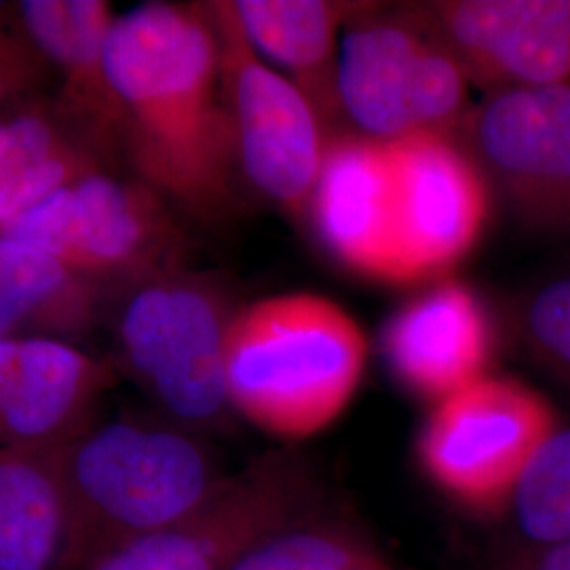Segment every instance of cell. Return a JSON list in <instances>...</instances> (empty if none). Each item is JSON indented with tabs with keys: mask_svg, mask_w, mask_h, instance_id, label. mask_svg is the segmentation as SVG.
Returning a JSON list of instances; mask_svg holds the SVG:
<instances>
[{
	"mask_svg": "<svg viewBox=\"0 0 570 570\" xmlns=\"http://www.w3.org/2000/svg\"><path fill=\"white\" fill-rule=\"evenodd\" d=\"M108 68L121 100L129 174L186 223L233 220L247 183L209 2L153 0L117 16Z\"/></svg>",
	"mask_w": 570,
	"mask_h": 570,
	"instance_id": "1",
	"label": "cell"
},
{
	"mask_svg": "<svg viewBox=\"0 0 570 570\" xmlns=\"http://www.w3.org/2000/svg\"><path fill=\"white\" fill-rule=\"evenodd\" d=\"M58 456L68 499L63 570H91L174 524L228 475L202 435L165 419L100 421Z\"/></svg>",
	"mask_w": 570,
	"mask_h": 570,
	"instance_id": "2",
	"label": "cell"
},
{
	"mask_svg": "<svg viewBox=\"0 0 570 570\" xmlns=\"http://www.w3.org/2000/svg\"><path fill=\"white\" fill-rule=\"evenodd\" d=\"M367 364L362 326L322 294L287 292L239 306L226 336V387L235 416L282 442L334 425Z\"/></svg>",
	"mask_w": 570,
	"mask_h": 570,
	"instance_id": "3",
	"label": "cell"
},
{
	"mask_svg": "<svg viewBox=\"0 0 570 570\" xmlns=\"http://www.w3.org/2000/svg\"><path fill=\"white\" fill-rule=\"evenodd\" d=\"M108 303L119 374L178 428L202 438L228 428L235 412L226 387V336L239 306L226 285L183 268Z\"/></svg>",
	"mask_w": 570,
	"mask_h": 570,
	"instance_id": "4",
	"label": "cell"
},
{
	"mask_svg": "<svg viewBox=\"0 0 570 570\" xmlns=\"http://www.w3.org/2000/svg\"><path fill=\"white\" fill-rule=\"evenodd\" d=\"M37 245L108 296L186 268L183 216L142 180L96 171L26 212L4 233Z\"/></svg>",
	"mask_w": 570,
	"mask_h": 570,
	"instance_id": "5",
	"label": "cell"
},
{
	"mask_svg": "<svg viewBox=\"0 0 570 570\" xmlns=\"http://www.w3.org/2000/svg\"><path fill=\"white\" fill-rule=\"evenodd\" d=\"M338 96L346 125L376 140L456 136L471 108L468 77L410 9L370 2L346 23Z\"/></svg>",
	"mask_w": 570,
	"mask_h": 570,
	"instance_id": "6",
	"label": "cell"
},
{
	"mask_svg": "<svg viewBox=\"0 0 570 570\" xmlns=\"http://www.w3.org/2000/svg\"><path fill=\"white\" fill-rule=\"evenodd\" d=\"M556 429L539 391L490 372L429 407L414 454L450 503L475 515H505L520 478Z\"/></svg>",
	"mask_w": 570,
	"mask_h": 570,
	"instance_id": "7",
	"label": "cell"
},
{
	"mask_svg": "<svg viewBox=\"0 0 570 570\" xmlns=\"http://www.w3.org/2000/svg\"><path fill=\"white\" fill-rule=\"evenodd\" d=\"M322 482L298 452L275 450L228 473L202 505L91 570H230L284 530L320 515Z\"/></svg>",
	"mask_w": 570,
	"mask_h": 570,
	"instance_id": "8",
	"label": "cell"
},
{
	"mask_svg": "<svg viewBox=\"0 0 570 570\" xmlns=\"http://www.w3.org/2000/svg\"><path fill=\"white\" fill-rule=\"evenodd\" d=\"M209 9L245 183L303 225L330 134L305 94L245 37L233 0H214Z\"/></svg>",
	"mask_w": 570,
	"mask_h": 570,
	"instance_id": "9",
	"label": "cell"
},
{
	"mask_svg": "<svg viewBox=\"0 0 570 570\" xmlns=\"http://www.w3.org/2000/svg\"><path fill=\"white\" fill-rule=\"evenodd\" d=\"M454 138L520 225L570 235V82L487 94Z\"/></svg>",
	"mask_w": 570,
	"mask_h": 570,
	"instance_id": "10",
	"label": "cell"
},
{
	"mask_svg": "<svg viewBox=\"0 0 570 570\" xmlns=\"http://www.w3.org/2000/svg\"><path fill=\"white\" fill-rule=\"evenodd\" d=\"M407 9L487 94L570 82V0H438Z\"/></svg>",
	"mask_w": 570,
	"mask_h": 570,
	"instance_id": "11",
	"label": "cell"
},
{
	"mask_svg": "<svg viewBox=\"0 0 570 570\" xmlns=\"http://www.w3.org/2000/svg\"><path fill=\"white\" fill-rule=\"evenodd\" d=\"M308 223L327 254L353 275L407 284L397 169L389 140L351 127L330 136Z\"/></svg>",
	"mask_w": 570,
	"mask_h": 570,
	"instance_id": "12",
	"label": "cell"
},
{
	"mask_svg": "<svg viewBox=\"0 0 570 570\" xmlns=\"http://www.w3.org/2000/svg\"><path fill=\"white\" fill-rule=\"evenodd\" d=\"M389 142L397 169L407 284L442 279L487 230L489 183L454 136L414 134Z\"/></svg>",
	"mask_w": 570,
	"mask_h": 570,
	"instance_id": "13",
	"label": "cell"
},
{
	"mask_svg": "<svg viewBox=\"0 0 570 570\" xmlns=\"http://www.w3.org/2000/svg\"><path fill=\"white\" fill-rule=\"evenodd\" d=\"M112 360L56 338L0 341V449H58L98 419Z\"/></svg>",
	"mask_w": 570,
	"mask_h": 570,
	"instance_id": "14",
	"label": "cell"
},
{
	"mask_svg": "<svg viewBox=\"0 0 570 570\" xmlns=\"http://www.w3.org/2000/svg\"><path fill=\"white\" fill-rule=\"evenodd\" d=\"M13 13L56 79L53 110L117 171V165H122L125 117L108 68V39L117 20L112 4L106 0H23Z\"/></svg>",
	"mask_w": 570,
	"mask_h": 570,
	"instance_id": "15",
	"label": "cell"
},
{
	"mask_svg": "<svg viewBox=\"0 0 570 570\" xmlns=\"http://www.w3.org/2000/svg\"><path fill=\"white\" fill-rule=\"evenodd\" d=\"M494 348L489 306L459 279H440L412 296L381 334L391 376L429 406L490 374Z\"/></svg>",
	"mask_w": 570,
	"mask_h": 570,
	"instance_id": "16",
	"label": "cell"
},
{
	"mask_svg": "<svg viewBox=\"0 0 570 570\" xmlns=\"http://www.w3.org/2000/svg\"><path fill=\"white\" fill-rule=\"evenodd\" d=\"M245 37L313 104L327 134L348 129L338 96V35L367 2L233 0Z\"/></svg>",
	"mask_w": 570,
	"mask_h": 570,
	"instance_id": "17",
	"label": "cell"
},
{
	"mask_svg": "<svg viewBox=\"0 0 570 570\" xmlns=\"http://www.w3.org/2000/svg\"><path fill=\"white\" fill-rule=\"evenodd\" d=\"M108 292L37 245L0 235V341L75 343L100 324Z\"/></svg>",
	"mask_w": 570,
	"mask_h": 570,
	"instance_id": "18",
	"label": "cell"
},
{
	"mask_svg": "<svg viewBox=\"0 0 570 570\" xmlns=\"http://www.w3.org/2000/svg\"><path fill=\"white\" fill-rule=\"evenodd\" d=\"M58 449H0V570L66 567L68 499Z\"/></svg>",
	"mask_w": 570,
	"mask_h": 570,
	"instance_id": "19",
	"label": "cell"
},
{
	"mask_svg": "<svg viewBox=\"0 0 570 570\" xmlns=\"http://www.w3.org/2000/svg\"><path fill=\"white\" fill-rule=\"evenodd\" d=\"M104 169L110 167L51 104L0 117V233L61 188Z\"/></svg>",
	"mask_w": 570,
	"mask_h": 570,
	"instance_id": "20",
	"label": "cell"
},
{
	"mask_svg": "<svg viewBox=\"0 0 570 570\" xmlns=\"http://www.w3.org/2000/svg\"><path fill=\"white\" fill-rule=\"evenodd\" d=\"M513 546L546 548L570 541V428L556 429L520 478L505 513Z\"/></svg>",
	"mask_w": 570,
	"mask_h": 570,
	"instance_id": "21",
	"label": "cell"
},
{
	"mask_svg": "<svg viewBox=\"0 0 570 570\" xmlns=\"http://www.w3.org/2000/svg\"><path fill=\"white\" fill-rule=\"evenodd\" d=\"M370 553L353 527L315 515L268 539L230 570H348Z\"/></svg>",
	"mask_w": 570,
	"mask_h": 570,
	"instance_id": "22",
	"label": "cell"
},
{
	"mask_svg": "<svg viewBox=\"0 0 570 570\" xmlns=\"http://www.w3.org/2000/svg\"><path fill=\"white\" fill-rule=\"evenodd\" d=\"M530 357L570 387V275L532 287L515 313Z\"/></svg>",
	"mask_w": 570,
	"mask_h": 570,
	"instance_id": "23",
	"label": "cell"
},
{
	"mask_svg": "<svg viewBox=\"0 0 570 570\" xmlns=\"http://www.w3.org/2000/svg\"><path fill=\"white\" fill-rule=\"evenodd\" d=\"M47 77L49 66L28 39L13 9L0 7V110L37 94Z\"/></svg>",
	"mask_w": 570,
	"mask_h": 570,
	"instance_id": "24",
	"label": "cell"
},
{
	"mask_svg": "<svg viewBox=\"0 0 570 570\" xmlns=\"http://www.w3.org/2000/svg\"><path fill=\"white\" fill-rule=\"evenodd\" d=\"M489 570H570V541L546 548L513 546Z\"/></svg>",
	"mask_w": 570,
	"mask_h": 570,
	"instance_id": "25",
	"label": "cell"
},
{
	"mask_svg": "<svg viewBox=\"0 0 570 570\" xmlns=\"http://www.w3.org/2000/svg\"><path fill=\"white\" fill-rule=\"evenodd\" d=\"M348 570H389L383 560L372 551L370 556H366L364 560H360L355 567H351Z\"/></svg>",
	"mask_w": 570,
	"mask_h": 570,
	"instance_id": "26",
	"label": "cell"
}]
</instances>
